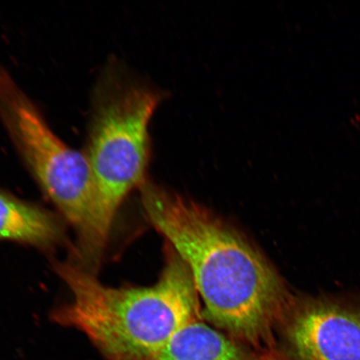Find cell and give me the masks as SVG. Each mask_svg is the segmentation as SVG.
I'll return each mask as SVG.
<instances>
[{
  "label": "cell",
  "mask_w": 360,
  "mask_h": 360,
  "mask_svg": "<svg viewBox=\"0 0 360 360\" xmlns=\"http://www.w3.org/2000/svg\"><path fill=\"white\" fill-rule=\"evenodd\" d=\"M148 219L190 271L214 326L260 344L291 311L280 276L249 242L195 202L143 186Z\"/></svg>",
  "instance_id": "6da1fadb"
},
{
  "label": "cell",
  "mask_w": 360,
  "mask_h": 360,
  "mask_svg": "<svg viewBox=\"0 0 360 360\" xmlns=\"http://www.w3.org/2000/svg\"><path fill=\"white\" fill-rule=\"evenodd\" d=\"M53 267L71 292L70 302L52 314L53 321L84 333L107 360H153L201 315L191 274L177 255L150 287L112 288L74 264Z\"/></svg>",
  "instance_id": "7a4b0ae2"
},
{
  "label": "cell",
  "mask_w": 360,
  "mask_h": 360,
  "mask_svg": "<svg viewBox=\"0 0 360 360\" xmlns=\"http://www.w3.org/2000/svg\"><path fill=\"white\" fill-rule=\"evenodd\" d=\"M160 101L153 90L120 84L98 97L85 154L94 181L92 214L75 249L84 266L97 269L120 207L143 182L150 155L148 123Z\"/></svg>",
  "instance_id": "3957f363"
},
{
  "label": "cell",
  "mask_w": 360,
  "mask_h": 360,
  "mask_svg": "<svg viewBox=\"0 0 360 360\" xmlns=\"http://www.w3.org/2000/svg\"><path fill=\"white\" fill-rule=\"evenodd\" d=\"M0 115L40 187L77 233L88 231L94 181L86 155L65 145L6 74L0 72Z\"/></svg>",
  "instance_id": "277c9868"
},
{
  "label": "cell",
  "mask_w": 360,
  "mask_h": 360,
  "mask_svg": "<svg viewBox=\"0 0 360 360\" xmlns=\"http://www.w3.org/2000/svg\"><path fill=\"white\" fill-rule=\"evenodd\" d=\"M288 339L299 360H360V305L314 300L295 310Z\"/></svg>",
  "instance_id": "5b68a950"
},
{
  "label": "cell",
  "mask_w": 360,
  "mask_h": 360,
  "mask_svg": "<svg viewBox=\"0 0 360 360\" xmlns=\"http://www.w3.org/2000/svg\"><path fill=\"white\" fill-rule=\"evenodd\" d=\"M64 240V228L55 214L0 191V241L49 250Z\"/></svg>",
  "instance_id": "8992f818"
},
{
  "label": "cell",
  "mask_w": 360,
  "mask_h": 360,
  "mask_svg": "<svg viewBox=\"0 0 360 360\" xmlns=\"http://www.w3.org/2000/svg\"><path fill=\"white\" fill-rule=\"evenodd\" d=\"M235 341L195 319L180 328L153 360H244Z\"/></svg>",
  "instance_id": "52a82bcc"
},
{
  "label": "cell",
  "mask_w": 360,
  "mask_h": 360,
  "mask_svg": "<svg viewBox=\"0 0 360 360\" xmlns=\"http://www.w3.org/2000/svg\"><path fill=\"white\" fill-rule=\"evenodd\" d=\"M264 360H282V359H264Z\"/></svg>",
  "instance_id": "ba28073f"
}]
</instances>
